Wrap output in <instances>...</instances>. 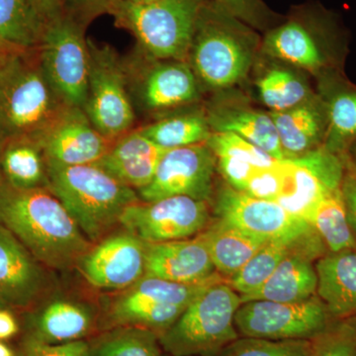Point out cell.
<instances>
[{
    "instance_id": "cell-1",
    "label": "cell",
    "mask_w": 356,
    "mask_h": 356,
    "mask_svg": "<svg viewBox=\"0 0 356 356\" xmlns=\"http://www.w3.org/2000/svg\"><path fill=\"white\" fill-rule=\"evenodd\" d=\"M0 224L44 267L70 270L93 243L48 187L20 189L0 175Z\"/></svg>"
},
{
    "instance_id": "cell-2",
    "label": "cell",
    "mask_w": 356,
    "mask_h": 356,
    "mask_svg": "<svg viewBox=\"0 0 356 356\" xmlns=\"http://www.w3.org/2000/svg\"><path fill=\"white\" fill-rule=\"evenodd\" d=\"M47 172L49 189L92 243L109 235L120 224L124 211L140 201L137 191L96 163L60 165L47 161Z\"/></svg>"
},
{
    "instance_id": "cell-3",
    "label": "cell",
    "mask_w": 356,
    "mask_h": 356,
    "mask_svg": "<svg viewBox=\"0 0 356 356\" xmlns=\"http://www.w3.org/2000/svg\"><path fill=\"white\" fill-rule=\"evenodd\" d=\"M67 106L47 79L37 49L0 51V132L6 138L39 135Z\"/></svg>"
},
{
    "instance_id": "cell-4",
    "label": "cell",
    "mask_w": 356,
    "mask_h": 356,
    "mask_svg": "<svg viewBox=\"0 0 356 356\" xmlns=\"http://www.w3.org/2000/svg\"><path fill=\"white\" fill-rule=\"evenodd\" d=\"M252 29L207 0L199 15L188 56L199 81L212 89L240 83L252 64L257 39Z\"/></svg>"
},
{
    "instance_id": "cell-5",
    "label": "cell",
    "mask_w": 356,
    "mask_h": 356,
    "mask_svg": "<svg viewBox=\"0 0 356 356\" xmlns=\"http://www.w3.org/2000/svg\"><path fill=\"white\" fill-rule=\"evenodd\" d=\"M241 305L240 294L228 282L212 283L159 334L163 353L172 356H219L240 337L235 316Z\"/></svg>"
},
{
    "instance_id": "cell-6",
    "label": "cell",
    "mask_w": 356,
    "mask_h": 356,
    "mask_svg": "<svg viewBox=\"0 0 356 356\" xmlns=\"http://www.w3.org/2000/svg\"><path fill=\"white\" fill-rule=\"evenodd\" d=\"M206 1L154 0L137 3L115 0L108 13L117 24L133 33L147 57L185 62Z\"/></svg>"
},
{
    "instance_id": "cell-7",
    "label": "cell",
    "mask_w": 356,
    "mask_h": 356,
    "mask_svg": "<svg viewBox=\"0 0 356 356\" xmlns=\"http://www.w3.org/2000/svg\"><path fill=\"white\" fill-rule=\"evenodd\" d=\"M264 49L273 57L313 72H332L343 51V35L334 14L304 6L267 30Z\"/></svg>"
},
{
    "instance_id": "cell-8",
    "label": "cell",
    "mask_w": 356,
    "mask_h": 356,
    "mask_svg": "<svg viewBox=\"0 0 356 356\" xmlns=\"http://www.w3.org/2000/svg\"><path fill=\"white\" fill-rule=\"evenodd\" d=\"M47 79L65 105L84 109L90 53L81 22L65 13L47 21L37 47Z\"/></svg>"
},
{
    "instance_id": "cell-9",
    "label": "cell",
    "mask_w": 356,
    "mask_h": 356,
    "mask_svg": "<svg viewBox=\"0 0 356 356\" xmlns=\"http://www.w3.org/2000/svg\"><path fill=\"white\" fill-rule=\"evenodd\" d=\"M90 69L84 112L105 138L115 142L133 130L136 116L127 70L116 51L88 40Z\"/></svg>"
},
{
    "instance_id": "cell-10",
    "label": "cell",
    "mask_w": 356,
    "mask_h": 356,
    "mask_svg": "<svg viewBox=\"0 0 356 356\" xmlns=\"http://www.w3.org/2000/svg\"><path fill=\"white\" fill-rule=\"evenodd\" d=\"M214 212L218 219L267 242L325 245L310 222L294 216L278 203L254 197L229 185L218 191Z\"/></svg>"
},
{
    "instance_id": "cell-11",
    "label": "cell",
    "mask_w": 356,
    "mask_h": 356,
    "mask_svg": "<svg viewBox=\"0 0 356 356\" xmlns=\"http://www.w3.org/2000/svg\"><path fill=\"white\" fill-rule=\"evenodd\" d=\"M334 320L318 297L298 303L254 300L236 311L235 325L240 337L273 341H312Z\"/></svg>"
},
{
    "instance_id": "cell-12",
    "label": "cell",
    "mask_w": 356,
    "mask_h": 356,
    "mask_svg": "<svg viewBox=\"0 0 356 356\" xmlns=\"http://www.w3.org/2000/svg\"><path fill=\"white\" fill-rule=\"evenodd\" d=\"M207 201L187 196H172L132 204L124 211L120 225L146 243H159L194 238L210 224Z\"/></svg>"
},
{
    "instance_id": "cell-13",
    "label": "cell",
    "mask_w": 356,
    "mask_h": 356,
    "mask_svg": "<svg viewBox=\"0 0 356 356\" xmlns=\"http://www.w3.org/2000/svg\"><path fill=\"white\" fill-rule=\"evenodd\" d=\"M217 159L207 143L168 149L151 184L137 191L140 201L153 202L172 196L209 201Z\"/></svg>"
},
{
    "instance_id": "cell-14",
    "label": "cell",
    "mask_w": 356,
    "mask_h": 356,
    "mask_svg": "<svg viewBox=\"0 0 356 356\" xmlns=\"http://www.w3.org/2000/svg\"><path fill=\"white\" fill-rule=\"evenodd\" d=\"M147 243L124 229L93 243L79 266L91 286L123 291L146 274Z\"/></svg>"
},
{
    "instance_id": "cell-15",
    "label": "cell",
    "mask_w": 356,
    "mask_h": 356,
    "mask_svg": "<svg viewBox=\"0 0 356 356\" xmlns=\"http://www.w3.org/2000/svg\"><path fill=\"white\" fill-rule=\"evenodd\" d=\"M35 138L46 161L60 165L98 163L113 144L92 125L83 109L70 106Z\"/></svg>"
},
{
    "instance_id": "cell-16",
    "label": "cell",
    "mask_w": 356,
    "mask_h": 356,
    "mask_svg": "<svg viewBox=\"0 0 356 356\" xmlns=\"http://www.w3.org/2000/svg\"><path fill=\"white\" fill-rule=\"evenodd\" d=\"M143 72H128L129 90L147 111H161L195 102L199 96L197 77L191 65L181 60H161Z\"/></svg>"
},
{
    "instance_id": "cell-17",
    "label": "cell",
    "mask_w": 356,
    "mask_h": 356,
    "mask_svg": "<svg viewBox=\"0 0 356 356\" xmlns=\"http://www.w3.org/2000/svg\"><path fill=\"white\" fill-rule=\"evenodd\" d=\"M145 275L181 284H203L224 280L217 273L208 248L199 236L147 243Z\"/></svg>"
},
{
    "instance_id": "cell-18",
    "label": "cell",
    "mask_w": 356,
    "mask_h": 356,
    "mask_svg": "<svg viewBox=\"0 0 356 356\" xmlns=\"http://www.w3.org/2000/svg\"><path fill=\"white\" fill-rule=\"evenodd\" d=\"M43 264L0 224V299L26 308L44 293L49 281Z\"/></svg>"
},
{
    "instance_id": "cell-19",
    "label": "cell",
    "mask_w": 356,
    "mask_h": 356,
    "mask_svg": "<svg viewBox=\"0 0 356 356\" xmlns=\"http://www.w3.org/2000/svg\"><path fill=\"white\" fill-rule=\"evenodd\" d=\"M166 151L133 129L115 140L96 165L138 191L151 184Z\"/></svg>"
},
{
    "instance_id": "cell-20",
    "label": "cell",
    "mask_w": 356,
    "mask_h": 356,
    "mask_svg": "<svg viewBox=\"0 0 356 356\" xmlns=\"http://www.w3.org/2000/svg\"><path fill=\"white\" fill-rule=\"evenodd\" d=\"M315 268L318 299L332 320H356V250L323 255Z\"/></svg>"
},
{
    "instance_id": "cell-21",
    "label": "cell",
    "mask_w": 356,
    "mask_h": 356,
    "mask_svg": "<svg viewBox=\"0 0 356 356\" xmlns=\"http://www.w3.org/2000/svg\"><path fill=\"white\" fill-rule=\"evenodd\" d=\"M95 325L96 315L90 306L60 297L44 304L33 316L29 337L49 344L72 343L86 339Z\"/></svg>"
},
{
    "instance_id": "cell-22",
    "label": "cell",
    "mask_w": 356,
    "mask_h": 356,
    "mask_svg": "<svg viewBox=\"0 0 356 356\" xmlns=\"http://www.w3.org/2000/svg\"><path fill=\"white\" fill-rule=\"evenodd\" d=\"M285 159H295L324 145L327 114L323 102L311 100L285 111L269 112Z\"/></svg>"
},
{
    "instance_id": "cell-23",
    "label": "cell",
    "mask_w": 356,
    "mask_h": 356,
    "mask_svg": "<svg viewBox=\"0 0 356 356\" xmlns=\"http://www.w3.org/2000/svg\"><path fill=\"white\" fill-rule=\"evenodd\" d=\"M313 261V257L305 252L288 254L261 287L241 297L242 304L254 300L298 303L313 298L318 285Z\"/></svg>"
},
{
    "instance_id": "cell-24",
    "label": "cell",
    "mask_w": 356,
    "mask_h": 356,
    "mask_svg": "<svg viewBox=\"0 0 356 356\" xmlns=\"http://www.w3.org/2000/svg\"><path fill=\"white\" fill-rule=\"evenodd\" d=\"M213 133H232L273 158L284 159L277 131L269 113L245 106H219L207 116Z\"/></svg>"
},
{
    "instance_id": "cell-25",
    "label": "cell",
    "mask_w": 356,
    "mask_h": 356,
    "mask_svg": "<svg viewBox=\"0 0 356 356\" xmlns=\"http://www.w3.org/2000/svg\"><path fill=\"white\" fill-rule=\"evenodd\" d=\"M198 236L205 243L217 273L228 280L268 243L218 218Z\"/></svg>"
},
{
    "instance_id": "cell-26",
    "label": "cell",
    "mask_w": 356,
    "mask_h": 356,
    "mask_svg": "<svg viewBox=\"0 0 356 356\" xmlns=\"http://www.w3.org/2000/svg\"><path fill=\"white\" fill-rule=\"evenodd\" d=\"M185 309L163 303L129 287L110 304L107 321L112 327L121 325L143 327L159 336L179 318Z\"/></svg>"
},
{
    "instance_id": "cell-27",
    "label": "cell",
    "mask_w": 356,
    "mask_h": 356,
    "mask_svg": "<svg viewBox=\"0 0 356 356\" xmlns=\"http://www.w3.org/2000/svg\"><path fill=\"white\" fill-rule=\"evenodd\" d=\"M0 175L16 188H49L46 158L36 138H6L0 147Z\"/></svg>"
},
{
    "instance_id": "cell-28",
    "label": "cell",
    "mask_w": 356,
    "mask_h": 356,
    "mask_svg": "<svg viewBox=\"0 0 356 356\" xmlns=\"http://www.w3.org/2000/svg\"><path fill=\"white\" fill-rule=\"evenodd\" d=\"M325 250V245L293 243L285 241H271L266 243L235 274L229 278L228 284L240 296H245L261 286L269 276L274 273L280 262L293 252H302L314 259H320Z\"/></svg>"
},
{
    "instance_id": "cell-29",
    "label": "cell",
    "mask_w": 356,
    "mask_h": 356,
    "mask_svg": "<svg viewBox=\"0 0 356 356\" xmlns=\"http://www.w3.org/2000/svg\"><path fill=\"white\" fill-rule=\"evenodd\" d=\"M44 21L34 0H0V47L34 50L38 47Z\"/></svg>"
},
{
    "instance_id": "cell-30",
    "label": "cell",
    "mask_w": 356,
    "mask_h": 356,
    "mask_svg": "<svg viewBox=\"0 0 356 356\" xmlns=\"http://www.w3.org/2000/svg\"><path fill=\"white\" fill-rule=\"evenodd\" d=\"M330 86L329 95L323 102L327 114L323 147L339 156L356 140V88L341 81Z\"/></svg>"
},
{
    "instance_id": "cell-31",
    "label": "cell",
    "mask_w": 356,
    "mask_h": 356,
    "mask_svg": "<svg viewBox=\"0 0 356 356\" xmlns=\"http://www.w3.org/2000/svg\"><path fill=\"white\" fill-rule=\"evenodd\" d=\"M138 130L165 149L204 144L213 134L207 116L200 112L165 117Z\"/></svg>"
},
{
    "instance_id": "cell-32",
    "label": "cell",
    "mask_w": 356,
    "mask_h": 356,
    "mask_svg": "<svg viewBox=\"0 0 356 356\" xmlns=\"http://www.w3.org/2000/svg\"><path fill=\"white\" fill-rule=\"evenodd\" d=\"M309 222L329 252L356 250V238L346 215L341 188L321 199L314 208Z\"/></svg>"
},
{
    "instance_id": "cell-33",
    "label": "cell",
    "mask_w": 356,
    "mask_h": 356,
    "mask_svg": "<svg viewBox=\"0 0 356 356\" xmlns=\"http://www.w3.org/2000/svg\"><path fill=\"white\" fill-rule=\"evenodd\" d=\"M88 356H161L159 334L138 327H114L88 341Z\"/></svg>"
},
{
    "instance_id": "cell-34",
    "label": "cell",
    "mask_w": 356,
    "mask_h": 356,
    "mask_svg": "<svg viewBox=\"0 0 356 356\" xmlns=\"http://www.w3.org/2000/svg\"><path fill=\"white\" fill-rule=\"evenodd\" d=\"M257 88L270 112L285 111L313 98L305 79L286 67L269 69L259 77Z\"/></svg>"
},
{
    "instance_id": "cell-35",
    "label": "cell",
    "mask_w": 356,
    "mask_h": 356,
    "mask_svg": "<svg viewBox=\"0 0 356 356\" xmlns=\"http://www.w3.org/2000/svg\"><path fill=\"white\" fill-rule=\"evenodd\" d=\"M312 341H273L240 337L219 356H309Z\"/></svg>"
},
{
    "instance_id": "cell-36",
    "label": "cell",
    "mask_w": 356,
    "mask_h": 356,
    "mask_svg": "<svg viewBox=\"0 0 356 356\" xmlns=\"http://www.w3.org/2000/svg\"><path fill=\"white\" fill-rule=\"evenodd\" d=\"M309 356H356V320L334 321L312 339Z\"/></svg>"
},
{
    "instance_id": "cell-37",
    "label": "cell",
    "mask_w": 356,
    "mask_h": 356,
    "mask_svg": "<svg viewBox=\"0 0 356 356\" xmlns=\"http://www.w3.org/2000/svg\"><path fill=\"white\" fill-rule=\"evenodd\" d=\"M218 6L254 29L269 30L280 24V16L262 0H212Z\"/></svg>"
},
{
    "instance_id": "cell-38",
    "label": "cell",
    "mask_w": 356,
    "mask_h": 356,
    "mask_svg": "<svg viewBox=\"0 0 356 356\" xmlns=\"http://www.w3.org/2000/svg\"><path fill=\"white\" fill-rule=\"evenodd\" d=\"M88 341L72 343L49 344L28 337L24 344L22 356H88Z\"/></svg>"
},
{
    "instance_id": "cell-39",
    "label": "cell",
    "mask_w": 356,
    "mask_h": 356,
    "mask_svg": "<svg viewBox=\"0 0 356 356\" xmlns=\"http://www.w3.org/2000/svg\"><path fill=\"white\" fill-rule=\"evenodd\" d=\"M115 0H65V11L76 19L86 21L97 14L108 13Z\"/></svg>"
},
{
    "instance_id": "cell-40",
    "label": "cell",
    "mask_w": 356,
    "mask_h": 356,
    "mask_svg": "<svg viewBox=\"0 0 356 356\" xmlns=\"http://www.w3.org/2000/svg\"><path fill=\"white\" fill-rule=\"evenodd\" d=\"M341 193L350 228L356 238V177L344 178Z\"/></svg>"
},
{
    "instance_id": "cell-41",
    "label": "cell",
    "mask_w": 356,
    "mask_h": 356,
    "mask_svg": "<svg viewBox=\"0 0 356 356\" xmlns=\"http://www.w3.org/2000/svg\"><path fill=\"white\" fill-rule=\"evenodd\" d=\"M19 332V325L10 311L0 309V341H7Z\"/></svg>"
},
{
    "instance_id": "cell-42",
    "label": "cell",
    "mask_w": 356,
    "mask_h": 356,
    "mask_svg": "<svg viewBox=\"0 0 356 356\" xmlns=\"http://www.w3.org/2000/svg\"><path fill=\"white\" fill-rule=\"evenodd\" d=\"M44 23L65 13V0H34Z\"/></svg>"
},
{
    "instance_id": "cell-43",
    "label": "cell",
    "mask_w": 356,
    "mask_h": 356,
    "mask_svg": "<svg viewBox=\"0 0 356 356\" xmlns=\"http://www.w3.org/2000/svg\"><path fill=\"white\" fill-rule=\"evenodd\" d=\"M0 356H15V353L6 343L0 341Z\"/></svg>"
},
{
    "instance_id": "cell-44",
    "label": "cell",
    "mask_w": 356,
    "mask_h": 356,
    "mask_svg": "<svg viewBox=\"0 0 356 356\" xmlns=\"http://www.w3.org/2000/svg\"><path fill=\"white\" fill-rule=\"evenodd\" d=\"M129 1L137 2V3H147V2L154 1V0H129Z\"/></svg>"
},
{
    "instance_id": "cell-45",
    "label": "cell",
    "mask_w": 356,
    "mask_h": 356,
    "mask_svg": "<svg viewBox=\"0 0 356 356\" xmlns=\"http://www.w3.org/2000/svg\"><path fill=\"white\" fill-rule=\"evenodd\" d=\"M6 137L1 132H0V147H1L2 144H3L4 140H6Z\"/></svg>"
},
{
    "instance_id": "cell-46",
    "label": "cell",
    "mask_w": 356,
    "mask_h": 356,
    "mask_svg": "<svg viewBox=\"0 0 356 356\" xmlns=\"http://www.w3.org/2000/svg\"><path fill=\"white\" fill-rule=\"evenodd\" d=\"M1 308H7V306L2 302V300L0 299V309Z\"/></svg>"
},
{
    "instance_id": "cell-47",
    "label": "cell",
    "mask_w": 356,
    "mask_h": 356,
    "mask_svg": "<svg viewBox=\"0 0 356 356\" xmlns=\"http://www.w3.org/2000/svg\"><path fill=\"white\" fill-rule=\"evenodd\" d=\"M161 356H172V355H166V353H163V355H161Z\"/></svg>"
},
{
    "instance_id": "cell-48",
    "label": "cell",
    "mask_w": 356,
    "mask_h": 356,
    "mask_svg": "<svg viewBox=\"0 0 356 356\" xmlns=\"http://www.w3.org/2000/svg\"><path fill=\"white\" fill-rule=\"evenodd\" d=\"M3 49H6V48H1V47H0V51L3 50Z\"/></svg>"
},
{
    "instance_id": "cell-49",
    "label": "cell",
    "mask_w": 356,
    "mask_h": 356,
    "mask_svg": "<svg viewBox=\"0 0 356 356\" xmlns=\"http://www.w3.org/2000/svg\"><path fill=\"white\" fill-rule=\"evenodd\" d=\"M1 48H2V47H1Z\"/></svg>"
},
{
    "instance_id": "cell-50",
    "label": "cell",
    "mask_w": 356,
    "mask_h": 356,
    "mask_svg": "<svg viewBox=\"0 0 356 356\" xmlns=\"http://www.w3.org/2000/svg\"></svg>"
}]
</instances>
